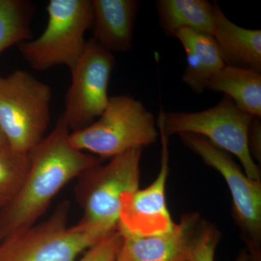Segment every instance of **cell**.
Masks as SVG:
<instances>
[{"instance_id": "6da1fadb", "label": "cell", "mask_w": 261, "mask_h": 261, "mask_svg": "<svg viewBox=\"0 0 261 261\" xmlns=\"http://www.w3.org/2000/svg\"><path fill=\"white\" fill-rule=\"evenodd\" d=\"M70 130L61 116L50 134L29 153V169L13 200L0 210V243L30 227L47 211L51 200L73 178L100 164L70 143Z\"/></svg>"}, {"instance_id": "7a4b0ae2", "label": "cell", "mask_w": 261, "mask_h": 261, "mask_svg": "<svg viewBox=\"0 0 261 261\" xmlns=\"http://www.w3.org/2000/svg\"><path fill=\"white\" fill-rule=\"evenodd\" d=\"M153 114L143 103L128 95L110 97L97 121L70 132L75 148L89 151L99 159L114 158L133 149L155 143L159 137Z\"/></svg>"}, {"instance_id": "3957f363", "label": "cell", "mask_w": 261, "mask_h": 261, "mask_svg": "<svg viewBox=\"0 0 261 261\" xmlns=\"http://www.w3.org/2000/svg\"><path fill=\"white\" fill-rule=\"evenodd\" d=\"M70 209L64 200L44 222L5 239L0 243V261H75L111 233L80 222L68 226Z\"/></svg>"}, {"instance_id": "277c9868", "label": "cell", "mask_w": 261, "mask_h": 261, "mask_svg": "<svg viewBox=\"0 0 261 261\" xmlns=\"http://www.w3.org/2000/svg\"><path fill=\"white\" fill-rule=\"evenodd\" d=\"M142 149L98 164L78 177L75 195L84 211L80 223L111 233L118 228L122 196L139 190Z\"/></svg>"}, {"instance_id": "5b68a950", "label": "cell", "mask_w": 261, "mask_h": 261, "mask_svg": "<svg viewBox=\"0 0 261 261\" xmlns=\"http://www.w3.org/2000/svg\"><path fill=\"white\" fill-rule=\"evenodd\" d=\"M51 100L50 87L27 70L0 75V127L10 149L29 154L44 138Z\"/></svg>"}, {"instance_id": "8992f818", "label": "cell", "mask_w": 261, "mask_h": 261, "mask_svg": "<svg viewBox=\"0 0 261 261\" xmlns=\"http://www.w3.org/2000/svg\"><path fill=\"white\" fill-rule=\"evenodd\" d=\"M47 27L40 37L20 43V55L33 69L46 70L56 65L74 68L87 44L85 34L92 29L91 0H50Z\"/></svg>"}, {"instance_id": "52a82bcc", "label": "cell", "mask_w": 261, "mask_h": 261, "mask_svg": "<svg viewBox=\"0 0 261 261\" xmlns=\"http://www.w3.org/2000/svg\"><path fill=\"white\" fill-rule=\"evenodd\" d=\"M253 118L224 96L216 106L200 112L166 113L161 109L157 125L168 138L176 134H192L207 139L236 156L248 177L261 181L260 168L248 147V130Z\"/></svg>"}, {"instance_id": "ba28073f", "label": "cell", "mask_w": 261, "mask_h": 261, "mask_svg": "<svg viewBox=\"0 0 261 261\" xmlns=\"http://www.w3.org/2000/svg\"><path fill=\"white\" fill-rule=\"evenodd\" d=\"M178 135L185 147L224 178L232 197L233 219L250 261H261V181L248 177L231 154L207 139L192 134Z\"/></svg>"}, {"instance_id": "9c48e42d", "label": "cell", "mask_w": 261, "mask_h": 261, "mask_svg": "<svg viewBox=\"0 0 261 261\" xmlns=\"http://www.w3.org/2000/svg\"><path fill=\"white\" fill-rule=\"evenodd\" d=\"M115 64L113 53L92 38L87 41L83 54L70 70L71 83L61 115L70 132L92 124L104 112L109 101L108 86Z\"/></svg>"}, {"instance_id": "30bf717a", "label": "cell", "mask_w": 261, "mask_h": 261, "mask_svg": "<svg viewBox=\"0 0 261 261\" xmlns=\"http://www.w3.org/2000/svg\"><path fill=\"white\" fill-rule=\"evenodd\" d=\"M161 135V168L155 180L147 188L122 196L118 230L122 234L150 237L168 232L174 226L166 202V184L169 174L168 137Z\"/></svg>"}, {"instance_id": "8fae6325", "label": "cell", "mask_w": 261, "mask_h": 261, "mask_svg": "<svg viewBox=\"0 0 261 261\" xmlns=\"http://www.w3.org/2000/svg\"><path fill=\"white\" fill-rule=\"evenodd\" d=\"M203 220L199 213H187L168 232L143 238L121 233L123 243L116 261H190Z\"/></svg>"}, {"instance_id": "7c38bea8", "label": "cell", "mask_w": 261, "mask_h": 261, "mask_svg": "<svg viewBox=\"0 0 261 261\" xmlns=\"http://www.w3.org/2000/svg\"><path fill=\"white\" fill-rule=\"evenodd\" d=\"M92 39L111 53L130 50L139 2L92 0Z\"/></svg>"}, {"instance_id": "4fadbf2b", "label": "cell", "mask_w": 261, "mask_h": 261, "mask_svg": "<svg viewBox=\"0 0 261 261\" xmlns=\"http://www.w3.org/2000/svg\"><path fill=\"white\" fill-rule=\"evenodd\" d=\"M214 37L224 64L261 73V31L239 27L214 3Z\"/></svg>"}, {"instance_id": "5bb4252c", "label": "cell", "mask_w": 261, "mask_h": 261, "mask_svg": "<svg viewBox=\"0 0 261 261\" xmlns=\"http://www.w3.org/2000/svg\"><path fill=\"white\" fill-rule=\"evenodd\" d=\"M187 57L182 81L194 92L202 94L212 77L225 64L214 37L204 33L184 29L176 34Z\"/></svg>"}, {"instance_id": "9a60e30c", "label": "cell", "mask_w": 261, "mask_h": 261, "mask_svg": "<svg viewBox=\"0 0 261 261\" xmlns=\"http://www.w3.org/2000/svg\"><path fill=\"white\" fill-rule=\"evenodd\" d=\"M160 25L168 37L184 29L214 35V3L206 0H159L156 3Z\"/></svg>"}, {"instance_id": "2e32d148", "label": "cell", "mask_w": 261, "mask_h": 261, "mask_svg": "<svg viewBox=\"0 0 261 261\" xmlns=\"http://www.w3.org/2000/svg\"><path fill=\"white\" fill-rule=\"evenodd\" d=\"M206 89L229 97L244 112L261 117V73L225 65L211 79Z\"/></svg>"}, {"instance_id": "e0dca14e", "label": "cell", "mask_w": 261, "mask_h": 261, "mask_svg": "<svg viewBox=\"0 0 261 261\" xmlns=\"http://www.w3.org/2000/svg\"><path fill=\"white\" fill-rule=\"evenodd\" d=\"M34 8L27 0H0V53L32 39Z\"/></svg>"}, {"instance_id": "ac0fdd59", "label": "cell", "mask_w": 261, "mask_h": 261, "mask_svg": "<svg viewBox=\"0 0 261 261\" xmlns=\"http://www.w3.org/2000/svg\"><path fill=\"white\" fill-rule=\"evenodd\" d=\"M29 154L10 147L0 150V210L13 200L29 169Z\"/></svg>"}, {"instance_id": "d6986e66", "label": "cell", "mask_w": 261, "mask_h": 261, "mask_svg": "<svg viewBox=\"0 0 261 261\" xmlns=\"http://www.w3.org/2000/svg\"><path fill=\"white\" fill-rule=\"evenodd\" d=\"M221 233L214 224L203 220L192 245L190 261H214Z\"/></svg>"}, {"instance_id": "ffe728a7", "label": "cell", "mask_w": 261, "mask_h": 261, "mask_svg": "<svg viewBox=\"0 0 261 261\" xmlns=\"http://www.w3.org/2000/svg\"><path fill=\"white\" fill-rule=\"evenodd\" d=\"M122 243L123 237L117 228L116 231L90 247L83 257L77 261H116Z\"/></svg>"}, {"instance_id": "44dd1931", "label": "cell", "mask_w": 261, "mask_h": 261, "mask_svg": "<svg viewBox=\"0 0 261 261\" xmlns=\"http://www.w3.org/2000/svg\"><path fill=\"white\" fill-rule=\"evenodd\" d=\"M248 147L254 161H261V122L260 118H252L248 130Z\"/></svg>"}, {"instance_id": "7402d4cb", "label": "cell", "mask_w": 261, "mask_h": 261, "mask_svg": "<svg viewBox=\"0 0 261 261\" xmlns=\"http://www.w3.org/2000/svg\"><path fill=\"white\" fill-rule=\"evenodd\" d=\"M8 147H10L9 145H8V141L5 138L3 130H2L1 127H0V150L8 148Z\"/></svg>"}, {"instance_id": "603a6c76", "label": "cell", "mask_w": 261, "mask_h": 261, "mask_svg": "<svg viewBox=\"0 0 261 261\" xmlns=\"http://www.w3.org/2000/svg\"><path fill=\"white\" fill-rule=\"evenodd\" d=\"M236 261H250V256L247 253V250L243 249L239 253L238 257H237Z\"/></svg>"}]
</instances>
